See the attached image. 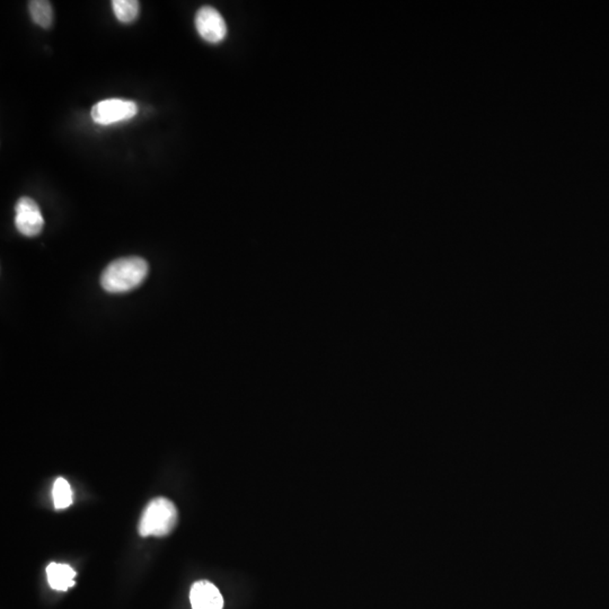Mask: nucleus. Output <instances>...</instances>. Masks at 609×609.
Wrapping results in <instances>:
<instances>
[{"instance_id":"nucleus-1","label":"nucleus","mask_w":609,"mask_h":609,"mask_svg":"<svg viewBox=\"0 0 609 609\" xmlns=\"http://www.w3.org/2000/svg\"><path fill=\"white\" fill-rule=\"evenodd\" d=\"M148 272L149 265L142 258H121L106 266L101 275V286L110 294H125L139 287Z\"/></svg>"},{"instance_id":"nucleus-2","label":"nucleus","mask_w":609,"mask_h":609,"mask_svg":"<svg viewBox=\"0 0 609 609\" xmlns=\"http://www.w3.org/2000/svg\"><path fill=\"white\" fill-rule=\"evenodd\" d=\"M177 521V510L169 499H153L145 509L139 523V534L147 536H165L172 532Z\"/></svg>"},{"instance_id":"nucleus-3","label":"nucleus","mask_w":609,"mask_h":609,"mask_svg":"<svg viewBox=\"0 0 609 609\" xmlns=\"http://www.w3.org/2000/svg\"><path fill=\"white\" fill-rule=\"evenodd\" d=\"M136 103L120 99H104L92 106V118L96 123L103 125H113L125 121L137 114Z\"/></svg>"},{"instance_id":"nucleus-4","label":"nucleus","mask_w":609,"mask_h":609,"mask_svg":"<svg viewBox=\"0 0 609 609\" xmlns=\"http://www.w3.org/2000/svg\"><path fill=\"white\" fill-rule=\"evenodd\" d=\"M15 226L19 233L27 237L38 236L45 226L41 210L33 199L23 197L15 206Z\"/></svg>"},{"instance_id":"nucleus-5","label":"nucleus","mask_w":609,"mask_h":609,"mask_svg":"<svg viewBox=\"0 0 609 609\" xmlns=\"http://www.w3.org/2000/svg\"><path fill=\"white\" fill-rule=\"evenodd\" d=\"M195 27L203 40L219 43L226 38L227 25L221 14L211 6H203L195 15Z\"/></svg>"},{"instance_id":"nucleus-6","label":"nucleus","mask_w":609,"mask_h":609,"mask_svg":"<svg viewBox=\"0 0 609 609\" xmlns=\"http://www.w3.org/2000/svg\"><path fill=\"white\" fill-rule=\"evenodd\" d=\"M192 609H223V598L221 591L209 581H198L190 593Z\"/></svg>"},{"instance_id":"nucleus-7","label":"nucleus","mask_w":609,"mask_h":609,"mask_svg":"<svg viewBox=\"0 0 609 609\" xmlns=\"http://www.w3.org/2000/svg\"><path fill=\"white\" fill-rule=\"evenodd\" d=\"M47 575L50 587L55 591H67L75 586L76 571L71 565L50 563L47 568Z\"/></svg>"},{"instance_id":"nucleus-8","label":"nucleus","mask_w":609,"mask_h":609,"mask_svg":"<svg viewBox=\"0 0 609 609\" xmlns=\"http://www.w3.org/2000/svg\"><path fill=\"white\" fill-rule=\"evenodd\" d=\"M29 10L33 22L43 29H50L53 23L51 3L47 0H33L29 3Z\"/></svg>"},{"instance_id":"nucleus-9","label":"nucleus","mask_w":609,"mask_h":609,"mask_svg":"<svg viewBox=\"0 0 609 609\" xmlns=\"http://www.w3.org/2000/svg\"><path fill=\"white\" fill-rule=\"evenodd\" d=\"M112 7L116 18L121 23H132L139 16L140 5L137 0H114L112 1Z\"/></svg>"},{"instance_id":"nucleus-10","label":"nucleus","mask_w":609,"mask_h":609,"mask_svg":"<svg viewBox=\"0 0 609 609\" xmlns=\"http://www.w3.org/2000/svg\"><path fill=\"white\" fill-rule=\"evenodd\" d=\"M52 495H53L55 509H66L73 504V492H71V485L62 477H58L55 480Z\"/></svg>"}]
</instances>
